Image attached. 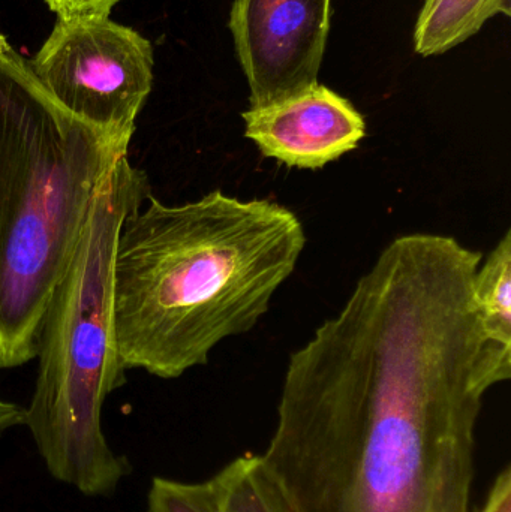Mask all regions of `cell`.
Listing matches in <instances>:
<instances>
[{"mask_svg":"<svg viewBox=\"0 0 511 512\" xmlns=\"http://www.w3.org/2000/svg\"><path fill=\"white\" fill-rule=\"evenodd\" d=\"M306 246L299 216L272 200L221 189L191 203L152 194L126 216L113 264L123 369L176 379L269 312Z\"/></svg>","mask_w":511,"mask_h":512,"instance_id":"7a4b0ae2","label":"cell"},{"mask_svg":"<svg viewBox=\"0 0 511 512\" xmlns=\"http://www.w3.org/2000/svg\"><path fill=\"white\" fill-rule=\"evenodd\" d=\"M29 62L39 83L77 119L132 140L153 86V47L110 15L57 17Z\"/></svg>","mask_w":511,"mask_h":512,"instance_id":"5b68a950","label":"cell"},{"mask_svg":"<svg viewBox=\"0 0 511 512\" xmlns=\"http://www.w3.org/2000/svg\"><path fill=\"white\" fill-rule=\"evenodd\" d=\"M330 17L332 0H234L230 29L251 108L318 84Z\"/></svg>","mask_w":511,"mask_h":512,"instance_id":"8992f818","label":"cell"},{"mask_svg":"<svg viewBox=\"0 0 511 512\" xmlns=\"http://www.w3.org/2000/svg\"><path fill=\"white\" fill-rule=\"evenodd\" d=\"M480 512H511V468L506 466L495 478L494 486Z\"/></svg>","mask_w":511,"mask_h":512,"instance_id":"4fadbf2b","label":"cell"},{"mask_svg":"<svg viewBox=\"0 0 511 512\" xmlns=\"http://www.w3.org/2000/svg\"><path fill=\"white\" fill-rule=\"evenodd\" d=\"M219 475L224 486L221 512H290L260 456L245 454Z\"/></svg>","mask_w":511,"mask_h":512,"instance_id":"30bf717a","label":"cell"},{"mask_svg":"<svg viewBox=\"0 0 511 512\" xmlns=\"http://www.w3.org/2000/svg\"><path fill=\"white\" fill-rule=\"evenodd\" d=\"M245 137L264 158L320 170L359 147L366 122L353 104L320 83L299 95L242 114Z\"/></svg>","mask_w":511,"mask_h":512,"instance_id":"52a82bcc","label":"cell"},{"mask_svg":"<svg viewBox=\"0 0 511 512\" xmlns=\"http://www.w3.org/2000/svg\"><path fill=\"white\" fill-rule=\"evenodd\" d=\"M57 17L71 18L81 15H110L120 0H44Z\"/></svg>","mask_w":511,"mask_h":512,"instance_id":"7c38bea8","label":"cell"},{"mask_svg":"<svg viewBox=\"0 0 511 512\" xmlns=\"http://www.w3.org/2000/svg\"><path fill=\"white\" fill-rule=\"evenodd\" d=\"M150 194L146 171L128 155L111 167L39 334L38 376L23 424L53 478L86 496L113 495L131 474L102 432V406L126 382L114 330L117 237L126 216Z\"/></svg>","mask_w":511,"mask_h":512,"instance_id":"277c9868","label":"cell"},{"mask_svg":"<svg viewBox=\"0 0 511 512\" xmlns=\"http://www.w3.org/2000/svg\"><path fill=\"white\" fill-rule=\"evenodd\" d=\"M23 420L24 409L0 397V433L12 429V427L21 426Z\"/></svg>","mask_w":511,"mask_h":512,"instance_id":"5bb4252c","label":"cell"},{"mask_svg":"<svg viewBox=\"0 0 511 512\" xmlns=\"http://www.w3.org/2000/svg\"><path fill=\"white\" fill-rule=\"evenodd\" d=\"M222 499L224 486L219 472L195 484L155 478L147 496V512H221Z\"/></svg>","mask_w":511,"mask_h":512,"instance_id":"8fae6325","label":"cell"},{"mask_svg":"<svg viewBox=\"0 0 511 512\" xmlns=\"http://www.w3.org/2000/svg\"><path fill=\"white\" fill-rule=\"evenodd\" d=\"M474 295L486 334L511 348V233L480 262L474 277Z\"/></svg>","mask_w":511,"mask_h":512,"instance_id":"9c48e42d","label":"cell"},{"mask_svg":"<svg viewBox=\"0 0 511 512\" xmlns=\"http://www.w3.org/2000/svg\"><path fill=\"white\" fill-rule=\"evenodd\" d=\"M483 254L396 237L288 360L261 462L290 512H471L483 399L511 348L474 295Z\"/></svg>","mask_w":511,"mask_h":512,"instance_id":"6da1fadb","label":"cell"},{"mask_svg":"<svg viewBox=\"0 0 511 512\" xmlns=\"http://www.w3.org/2000/svg\"><path fill=\"white\" fill-rule=\"evenodd\" d=\"M129 143L54 101L0 35V370L38 355L93 197Z\"/></svg>","mask_w":511,"mask_h":512,"instance_id":"3957f363","label":"cell"},{"mask_svg":"<svg viewBox=\"0 0 511 512\" xmlns=\"http://www.w3.org/2000/svg\"><path fill=\"white\" fill-rule=\"evenodd\" d=\"M498 14L510 15V0H425L414 30V50L420 56L446 53Z\"/></svg>","mask_w":511,"mask_h":512,"instance_id":"ba28073f","label":"cell"}]
</instances>
